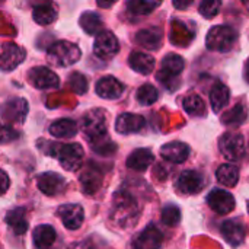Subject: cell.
Wrapping results in <instances>:
<instances>
[{"label": "cell", "mask_w": 249, "mask_h": 249, "mask_svg": "<svg viewBox=\"0 0 249 249\" xmlns=\"http://www.w3.org/2000/svg\"><path fill=\"white\" fill-rule=\"evenodd\" d=\"M28 80L36 89H51L60 85L58 76L48 67H42V66L31 69L28 73Z\"/></svg>", "instance_id": "cell-10"}, {"label": "cell", "mask_w": 249, "mask_h": 249, "mask_svg": "<svg viewBox=\"0 0 249 249\" xmlns=\"http://www.w3.org/2000/svg\"><path fill=\"white\" fill-rule=\"evenodd\" d=\"M109 216L118 228L127 229L136 225L139 219V206L134 197L125 191H117L112 197Z\"/></svg>", "instance_id": "cell-1"}, {"label": "cell", "mask_w": 249, "mask_h": 249, "mask_svg": "<svg viewBox=\"0 0 249 249\" xmlns=\"http://www.w3.org/2000/svg\"><path fill=\"white\" fill-rule=\"evenodd\" d=\"M50 134L57 139H70L77 134V124L73 120L63 118L50 125Z\"/></svg>", "instance_id": "cell-26"}, {"label": "cell", "mask_w": 249, "mask_h": 249, "mask_svg": "<svg viewBox=\"0 0 249 249\" xmlns=\"http://www.w3.org/2000/svg\"><path fill=\"white\" fill-rule=\"evenodd\" d=\"M80 55H82L80 48L69 41H58L53 44L47 53L48 63L58 67H67L77 63Z\"/></svg>", "instance_id": "cell-3"}, {"label": "cell", "mask_w": 249, "mask_h": 249, "mask_svg": "<svg viewBox=\"0 0 249 249\" xmlns=\"http://www.w3.org/2000/svg\"><path fill=\"white\" fill-rule=\"evenodd\" d=\"M236 32L233 28L228 26V25H217L213 26L206 38V45L209 50L212 51H229L235 42H236Z\"/></svg>", "instance_id": "cell-5"}, {"label": "cell", "mask_w": 249, "mask_h": 249, "mask_svg": "<svg viewBox=\"0 0 249 249\" xmlns=\"http://www.w3.org/2000/svg\"><path fill=\"white\" fill-rule=\"evenodd\" d=\"M136 42L149 50H158L162 44V31L158 28H149L137 32Z\"/></svg>", "instance_id": "cell-25"}, {"label": "cell", "mask_w": 249, "mask_h": 249, "mask_svg": "<svg viewBox=\"0 0 249 249\" xmlns=\"http://www.w3.org/2000/svg\"><path fill=\"white\" fill-rule=\"evenodd\" d=\"M207 204L210 209L219 214H229L235 210V198L231 193L225 190H213L207 196Z\"/></svg>", "instance_id": "cell-12"}, {"label": "cell", "mask_w": 249, "mask_h": 249, "mask_svg": "<svg viewBox=\"0 0 249 249\" xmlns=\"http://www.w3.org/2000/svg\"><path fill=\"white\" fill-rule=\"evenodd\" d=\"M248 212H249V204H248Z\"/></svg>", "instance_id": "cell-46"}, {"label": "cell", "mask_w": 249, "mask_h": 249, "mask_svg": "<svg viewBox=\"0 0 249 249\" xmlns=\"http://www.w3.org/2000/svg\"><path fill=\"white\" fill-rule=\"evenodd\" d=\"M117 0H98V6L101 7H111Z\"/></svg>", "instance_id": "cell-43"}, {"label": "cell", "mask_w": 249, "mask_h": 249, "mask_svg": "<svg viewBox=\"0 0 249 249\" xmlns=\"http://www.w3.org/2000/svg\"><path fill=\"white\" fill-rule=\"evenodd\" d=\"M136 98H137V102L140 105H146L147 107V105H152V104H155L158 101L159 92H158V89L153 85L146 83V85H143V86L139 88Z\"/></svg>", "instance_id": "cell-34"}, {"label": "cell", "mask_w": 249, "mask_h": 249, "mask_svg": "<svg viewBox=\"0 0 249 249\" xmlns=\"http://www.w3.org/2000/svg\"><path fill=\"white\" fill-rule=\"evenodd\" d=\"M201 188L203 177L197 171H184L177 181V190L182 194H196Z\"/></svg>", "instance_id": "cell-18"}, {"label": "cell", "mask_w": 249, "mask_h": 249, "mask_svg": "<svg viewBox=\"0 0 249 249\" xmlns=\"http://www.w3.org/2000/svg\"><path fill=\"white\" fill-rule=\"evenodd\" d=\"M18 137H19V133L15 128H12L9 125H4V124H0V144L15 142Z\"/></svg>", "instance_id": "cell-39"}, {"label": "cell", "mask_w": 249, "mask_h": 249, "mask_svg": "<svg viewBox=\"0 0 249 249\" xmlns=\"http://www.w3.org/2000/svg\"><path fill=\"white\" fill-rule=\"evenodd\" d=\"M28 114V102L22 98H13L3 104L0 108V117L6 123H23Z\"/></svg>", "instance_id": "cell-9"}, {"label": "cell", "mask_w": 249, "mask_h": 249, "mask_svg": "<svg viewBox=\"0 0 249 249\" xmlns=\"http://www.w3.org/2000/svg\"><path fill=\"white\" fill-rule=\"evenodd\" d=\"M245 120H247V111H245V108L242 105H236V107H233L231 111H228L223 115L222 123L226 124V125H239Z\"/></svg>", "instance_id": "cell-35"}, {"label": "cell", "mask_w": 249, "mask_h": 249, "mask_svg": "<svg viewBox=\"0 0 249 249\" xmlns=\"http://www.w3.org/2000/svg\"><path fill=\"white\" fill-rule=\"evenodd\" d=\"M10 187V179L7 177V174L4 171L0 169V196H3Z\"/></svg>", "instance_id": "cell-40"}, {"label": "cell", "mask_w": 249, "mask_h": 249, "mask_svg": "<svg viewBox=\"0 0 249 249\" xmlns=\"http://www.w3.org/2000/svg\"><path fill=\"white\" fill-rule=\"evenodd\" d=\"M222 7V0H201L200 3V13L207 18V19H212L214 18L219 10Z\"/></svg>", "instance_id": "cell-37"}, {"label": "cell", "mask_w": 249, "mask_h": 249, "mask_svg": "<svg viewBox=\"0 0 249 249\" xmlns=\"http://www.w3.org/2000/svg\"><path fill=\"white\" fill-rule=\"evenodd\" d=\"M69 86H70V89L74 92V93H77V95H83V93H86L88 92V80H86V77L83 76V74H80V73H73L70 77H69Z\"/></svg>", "instance_id": "cell-36"}, {"label": "cell", "mask_w": 249, "mask_h": 249, "mask_svg": "<svg viewBox=\"0 0 249 249\" xmlns=\"http://www.w3.org/2000/svg\"><path fill=\"white\" fill-rule=\"evenodd\" d=\"M57 214H58V217H60V220L66 229L76 231L82 226L85 213L79 204H63L58 207Z\"/></svg>", "instance_id": "cell-14"}, {"label": "cell", "mask_w": 249, "mask_h": 249, "mask_svg": "<svg viewBox=\"0 0 249 249\" xmlns=\"http://www.w3.org/2000/svg\"><path fill=\"white\" fill-rule=\"evenodd\" d=\"M36 187L42 194H45L48 197H54V196H58L64 191L66 179L55 172H45V174H41L38 177Z\"/></svg>", "instance_id": "cell-11"}, {"label": "cell", "mask_w": 249, "mask_h": 249, "mask_svg": "<svg viewBox=\"0 0 249 249\" xmlns=\"http://www.w3.org/2000/svg\"><path fill=\"white\" fill-rule=\"evenodd\" d=\"M34 20L38 25H50L57 19V9L51 4V3H41L36 4L34 7V13H32Z\"/></svg>", "instance_id": "cell-28"}, {"label": "cell", "mask_w": 249, "mask_h": 249, "mask_svg": "<svg viewBox=\"0 0 249 249\" xmlns=\"http://www.w3.org/2000/svg\"><path fill=\"white\" fill-rule=\"evenodd\" d=\"M80 26L85 32L90 34V35H96L102 31V19L98 13L95 12H85L82 13L80 19Z\"/></svg>", "instance_id": "cell-31"}, {"label": "cell", "mask_w": 249, "mask_h": 249, "mask_svg": "<svg viewBox=\"0 0 249 249\" xmlns=\"http://www.w3.org/2000/svg\"><path fill=\"white\" fill-rule=\"evenodd\" d=\"M47 153L57 158L60 160V165L66 171L79 169L82 165V160H83V155H85L83 147L79 143H69V144L50 143Z\"/></svg>", "instance_id": "cell-2"}, {"label": "cell", "mask_w": 249, "mask_h": 249, "mask_svg": "<svg viewBox=\"0 0 249 249\" xmlns=\"http://www.w3.org/2000/svg\"><path fill=\"white\" fill-rule=\"evenodd\" d=\"M128 64L134 71H137L140 74H150L152 70L155 69V58L149 54L134 51V53H131V55L128 58Z\"/></svg>", "instance_id": "cell-24"}, {"label": "cell", "mask_w": 249, "mask_h": 249, "mask_svg": "<svg viewBox=\"0 0 249 249\" xmlns=\"http://www.w3.org/2000/svg\"><path fill=\"white\" fill-rule=\"evenodd\" d=\"M245 79L249 82V58L247 60V63H245Z\"/></svg>", "instance_id": "cell-44"}, {"label": "cell", "mask_w": 249, "mask_h": 249, "mask_svg": "<svg viewBox=\"0 0 249 249\" xmlns=\"http://www.w3.org/2000/svg\"><path fill=\"white\" fill-rule=\"evenodd\" d=\"M118 50H120L118 39L111 31L102 29L99 34H96L95 42H93V53L96 57L102 60H108V58H112L118 53Z\"/></svg>", "instance_id": "cell-8"}, {"label": "cell", "mask_w": 249, "mask_h": 249, "mask_svg": "<svg viewBox=\"0 0 249 249\" xmlns=\"http://www.w3.org/2000/svg\"><path fill=\"white\" fill-rule=\"evenodd\" d=\"M32 239H34V247L36 249H48L54 245L57 239V233L54 228H51L50 225H41L35 228L32 233Z\"/></svg>", "instance_id": "cell-22"}, {"label": "cell", "mask_w": 249, "mask_h": 249, "mask_svg": "<svg viewBox=\"0 0 249 249\" xmlns=\"http://www.w3.org/2000/svg\"><path fill=\"white\" fill-rule=\"evenodd\" d=\"M69 249H93L92 248V245L89 244V242H77V244H73L71 247Z\"/></svg>", "instance_id": "cell-42"}, {"label": "cell", "mask_w": 249, "mask_h": 249, "mask_svg": "<svg viewBox=\"0 0 249 249\" xmlns=\"http://www.w3.org/2000/svg\"><path fill=\"white\" fill-rule=\"evenodd\" d=\"M220 153L231 162H236L244 158L245 142L244 137L238 133H226L219 140Z\"/></svg>", "instance_id": "cell-7"}, {"label": "cell", "mask_w": 249, "mask_h": 249, "mask_svg": "<svg viewBox=\"0 0 249 249\" xmlns=\"http://www.w3.org/2000/svg\"><path fill=\"white\" fill-rule=\"evenodd\" d=\"M163 236L155 225H149L133 242L134 249H159L162 247Z\"/></svg>", "instance_id": "cell-15"}, {"label": "cell", "mask_w": 249, "mask_h": 249, "mask_svg": "<svg viewBox=\"0 0 249 249\" xmlns=\"http://www.w3.org/2000/svg\"><path fill=\"white\" fill-rule=\"evenodd\" d=\"M146 125V120L139 115V114H121L117 121H115V130L120 134H133V133H139L140 130H143V127Z\"/></svg>", "instance_id": "cell-17"}, {"label": "cell", "mask_w": 249, "mask_h": 249, "mask_svg": "<svg viewBox=\"0 0 249 249\" xmlns=\"http://www.w3.org/2000/svg\"><path fill=\"white\" fill-rule=\"evenodd\" d=\"M231 99V90L228 86H225L223 83H216L212 89L210 93V102H212V108L214 112L222 111Z\"/></svg>", "instance_id": "cell-27"}, {"label": "cell", "mask_w": 249, "mask_h": 249, "mask_svg": "<svg viewBox=\"0 0 249 249\" xmlns=\"http://www.w3.org/2000/svg\"><path fill=\"white\" fill-rule=\"evenodd\" d=\"M162 0H130L127 3V9L133 15H149L158 6H160Z\"/></svg>", "instance_id": "cell-32"}, {"label": "cell", "mask_w": 249, "mask_h": 249, "mask_svg": "<svg viewBox=\"0 0 249 249\" xmlns=\"http://www.w3.org/2000/svg\"><path fill=\"white\" fill-rule=\"evenodd\" d=\"M80 184H82V190L85 191L86 196H93L98 193V190L102 185V174L98 168L89 165L83 174L80 175Z\"/></svg>", "instance_id": "cell-21"}, {"label": "cell", "mask_w": 249, "mask_h": 249, "mask_svg": "<svg viewBox=\"0 0 249 249\" xmlns=\"http://www.w3.org/2000/svg\"><path fill=\"white\" fill-rule=\"evenodd\" d=\"M179 220H181V212L177 206L171 204L162 210V222L166 226H175L179 223Z\"/></svg>", "instance_id": "cell-38"}, {"label": "cell", "mask_w": 249, "mask_h": 249, "mask_svg": "<svg viewBox=\"0 0 249 249\" xmlns=\"http://www.w3.org/2000/svg\"><path fill=\"white\" fill-rule=\"evenodd\" d=\"M160 155L165 160L172 163H182L190 156V147L182 142H171L162 146Z\"/></svg>", "instance_id": "cell-19"}, {"label": "cell", "mask_w": 249, "mask_h": 249, "mask_svg": "<svg viewBox=\"0 0 249 249\" xmlns=\"http://www.w3.org/2000/svg\"><path fill=\"white\" fill-rule=\"evenodd\" d=\"M6 223L12 228L15 235H23L28 231V219H26V212L23 209H15L7 213L6 216Z\"/></svg>", "instance_id": "cell-29"}, {"label": "cell", "mask_w": 249, "mask_h": 249, "mask_svg": "<svg viewBox=\"0 0 249 249\" xmlns=\"http://www.w3.org/2000/svg\"><path fill=\"white\" fill-rule=\"evenodd\" d=\"M216 177H217V181L222 185H225V187H235L236 182L239 181V171H238L236 166L225 163V165L219 166V169L216 172Z\"/></svg>", "instance_id": "cell-30"}, {"label": "cell", "mask_w": 249, "mask_h": 249, "mask_svg": "<svg viewBox=\"0 0 249 249\" xmlns=\"http://www.w3.org/2000/svg\"><path fill=\"white\" fill-rule=\"evenodd\" d=\"M82 131L89 142H101L107 136V115L102 109H90L82 120Z\"/></svg>", "instance_id": "cell-4"}, {"label": "cell", "mask_w": 249, "mask_h": 249, "mask_svg": "<svg viewBox=\"0 0 249 249\" xmlns=\"http://www.w3.org/2000/svg\"><path fill=\"white\" fill-rule=\"evenodd\" d=\"M184 58L178 54H169L166 55L163 60H162V66H160V70L158 73V80L165 85L168 89L172 90V86L171 83H174V86L177 88L179 85L178 82V76L182 73L184 70Z\"/></svg>", "instance_id": "cell-6"}, {"label": "cell", "mask_w": 249, "mask_h": 249, "mask_svg": "<svg viewBox=\"0 0 249 249\" xmlns=\"http://www.w3.org/2000/svg\"><path fill=\"white\" fill-rule=\"evenodd\" d=\"M174 6L179 10H184V9H188L193 3V0H172Z\"/></svg>", "instance_id": "cell-41"}, {"label": "cell", "mask_w": 249, "mask_h": 249, "mask_svg": "<svg viewBox=\"0 0 249 249\" xmlns=\"http://www.w3.org/2000/svg\"><path fill=\"white\" fill-rule=\"evenodd\" d=\"M184 109L193 117H203L206 114V104L198 95L191 93L184 99Z\"/></svg>", "instance_id": "cell-33"}, {"label": "cell", "mask_w": 249, "mask_h": 249, "mask_svg": "<svg viewBox=\"0 0 249 249\" xmlns=\"http://www.w3.org/2000/svg\"><path fill=\"white\" fill-rule=\"evenodd\" d=\"M220 232L225 238V241L232 245V247H238L244 242L245 239V228L241 222L238 220H226L222 223Z\"/></svg>", "instance_id": "cell-20"}, {"label": "cell", "mask_w": 249, "mask_h": 249, "mask_svg": "<svg viewBox=\"0 0 249 249\" xmlns=\"http://www.w3.org/2000/svg\"><path fill=\"white\" fill-rule=\"evenodd\" d=\"M25 50L13 42H7L3 45V50L0 53V70L10 71L16 69L23 60H25Z\"/></svg>", "instance_id": "cell-13"}, {"label": "cell", "mask_w": 249, "mask_h": 249, "mask_svg": "<svg viewBox=\"0 0 249 249\" xmlns=\"http://www.w3.org/2000/svg\"><path fill=\"white\" fill-rule=\"evenodd\" d=\"M95 90L102 99H118L124 92V85L114 76H105L98 80Z\"/></svg>", "instance_id": "cell-16"}, {"label": "cell", "mask_w": 249, "mask_h": 249, "mask_svg": "<svg viewBox=\"0 0 249 249\" xmlns=\"http://www.w3.org/2000/svg\"><path fill=\"white\" fill-rule=\"evenodd\" d=\"M153 160H155V156L149 149H137L128 156L127 166L133 171L143 172L153 163Z\"/></svg>", "instance_id": "cell-23"}, {"label": "cell", "mask_w": 249, "mask_h": 249, "mask_svg": "<svg viewBox=\"0 0 249 249\" xmlns=\"http://www.w3.org/2000/svg\"><path fill=\"white\" fill-rule=\"evenodd\" d=\"M242 3H244V6L249 10V0H242Z\"/></svg>", "instance_id": "cell-45"}]
</instances>
